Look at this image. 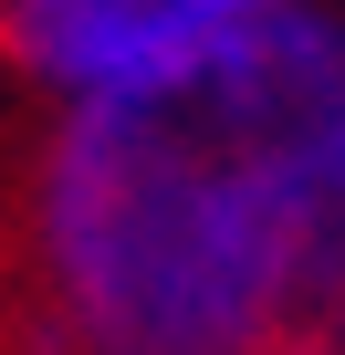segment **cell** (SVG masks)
Listing matches in <instances>:
<instances>
[{
    "label": "cell",
    "mask_w": 345,
    "mask_h": 355,
    "mask_svg": "<svg viewBox=\"0 0 345 355\" xmlns=\"http://www.w3.org/2000/svg\"><path fill=\"white\" fill-rule=\"evenodd\" d=\"M345 136V0L251 21L115 94H74L32 157V303L53 355H272L293 241Z\"/></svg>",
    "instance_id": "obj_1"
},
{
    "label": "cell",
    "mask_w": 345,
    "mask_h": 355,
    "mask_svg": "<svg viewBox=\"0 0 345 355\" xmlns=\"http://www.w3.org/2000/svg\"><path fill=\"white\" fill-rule=\"evenodd\" d=\"M272 355H345V334H293V345H272Z\"/></svg>",
    "instance_id": "obj_3"
},
{
    "label": "cell",
    "mask_w": 345,
    "mask_h": 355,
    "mask_svg": "<svg viewBox=\"0 0 345 355\" xmlns=\"http://www.w3.org/2000/svg\"><path fill=\"white\" fill-rule=\"evenodd\" d=\"M283 11H314V0H0V42L32 84H53L74 105V94L146 84L251 21H283Z\"/></svg>",
    "instance_id": "obj_2"
}]
</instances>
